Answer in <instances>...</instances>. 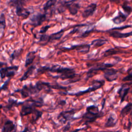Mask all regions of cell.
<instances>
[{"label":"cell","mask_w":132,"mask_h":132,"mask_svg":"<svg viewBox=\"0 0 132 132\" xmlns=\"http://www.w3.org/2000/svg\"><path fill=\"white\" fill-rule=\"evenodd\" d=\"M103 116L102 111H99L97 106L91 105L87 107L86 112L82 116V119L84 121L85 124L92 123L96 120Z\"/></svg>","instance_id":"obj_1"},{"label":"cell","mask_w":132,"mask_h":132,"mask_svg":"<svg viewBox=\"0 0 132 132\" xmlns=\"http://www.w3.org/2000/svg\"><path fill=\"white\" fill-rule=\"evenodd\" d=\"M26 1L22 0L10 1L8 4L11 6L15 7L16 14L19 16H23L24 18H27L30 14V11L27 8L24 7Z\"/></svg>","instance_id":"obj_2"},{"label":"cell","mask_w":132,"mask_h":132,"mask_svg":"<svg viewBox=\"0 0 132 132\" xmlns=\"http://www.w3.org/2000/svg\"><path fill=\"white\" fill-rule=\"evenodd\" d=\"M14 92H20L23 98H25L32 95L38 94L40 91L36 86L32 85L31 82L28 85H25L21 89L15 90Z\"/></svg>","instance_id":"obj_3"},{"label":"cell","mask_w":132,"mask_h":132,"mask_svg":"<svg viewBox=\"0 0 132 132\" xmlns=\"http://www.w3.org/2000/svg\"><path fill=\"white\" fill-rule=\"evenodd\" d=\"M114 65V64L107 63H101L97 64L96 65L92 67L88 70L86 75V80L94 76L96 74L97 71L101 70L104 71L107 69H109L110 68L112 67Z\"/></svg>","instance_id":"obj_4"},{"label":"cell","mask_w":132,"mask_h":132,"mask_svg":"<svg viewBox=\"0 0 132 132\" xmlns=\"http://www.w3.org/2000/svg\"><path fill=\"white\" fill-rule=\"evenodd\" d=\"M19 68V65H14L9 67H5L0 69V77L2 79L5 77L12 78L16 74Z\"/></svg>","instance_id":"obj_5"},{"label":"cell","mask_w":132,"mask_h":132,"mask_svg":"<svg viewBox=\"0 0 132 132\" xmlns=\"http://www.w3.org/2000/svg\"><path fill=\"white\" fill-rule=\"evenodd\" d=\"M105 84V81L103 80H94L92 82L91 86L88 88L87 89L84 91H80L76 93H70V95H76V96H80L84 94L90 93L92 91H94L96 90H97L101 88Z\"/></svg>","instance_id":"obj_6"},{"label":"cell","mask_w":132,"mask_h":132,"mask_svg":"<svg viewBox=\"0 0 132 132\" xmlns=\"http://www.w3.org/2000/svg\"><path fill=\"white\" fill-rule=\"evenodd\" d=\"M46 15L45 13L38 12L31 15L29 17L30 23L35 27L41 25L46 20Z\"/></svg>","instance_id":"obj_7"},{"label":"cell","mask_w":132,"mask_h":132,"mask_svg":"<svg viewBox=\"0 0 132 132\" xmlns=\"http://www.w3.org/2000/svg\"><path fill=\"white\" fill-rule=\"evenodd\" d=\"M75 113V109H71L70 110L61 111L57 117V119L60 122L65 123L66 122L75 119L74 116Z\"/></svg>","instance_id":"obj_8"},{"label":"cell","mask_w":132,"mask_h":132,"mask_svg":"<svg viewBox=\"0 0 132 132\" xmlns=\"http://www.w3.org/2000/svg\"><path fill=\"white\" fill-rule=\"evenodd\" d=\"M104 76L108 81H114L118 77V70L110 68L107 69L104 71Z\"/></svg>","instance_id":"obj_9"},{"label":"cell","mask_w":132,"mask_h":132,"mask_svg":"<svg viewBox=\"0 0 132 132\" xmlns=\"http://www.w3.org/2000/svg\"><path fill=\"white\" fill-rule=\"evenodd\" d=\"M90 44H80V45H73L70 48L64 47V49H67V50H75L77 53L81 54H87L88 53L90 48Z\"/></svg>","instance_id":"obj_10"},{"label":"cell","mask_w":132,"mask_h":132,"mask_svg":"<svg viewBox=\"0 0 132 132\" xmlns=\"http://www.w3.org/2000/svg\"><path fill=\"white\" fill-rule=\"evenodd\" d=\"M77 74L75 73V71L70 68H68L64 72H63L62 74H59L58 76H53L54 78H60L61 79H71L75 77Z\"/></svg>","instance_id":"obj_11"},{"label":"cell","mask_w":132,"mask_h":132,"mask_svg":"<svg viewBox=\"0 0 132 132\" xmlns=\"http://www.w3.org/2000/svg\"><path fill=\"white\" fill-rule=\"evenodd\" d=\"M36 108L32 106L31 105L27 103L25 101H24V104L23 105L21 110L20 111V115L22 117L24 116H27L28 114L33 113Z\"/></svg>","instance_id":"obj_12"},{"label":"cell","mask_w":132,"mask_h":132,"mask_svg":"<svg viewBox=\"0 0 132 132\" xmlns=\"http://www.w3.org/2000/svg\"><path fill=\"white\" fill-rule=\"evenodd\" d=\"M97 5L95 3H91L89 5L82 13V16L84 18H88L92 15L96 9Z\"/></svg>","instance_id":"obj_13"},{"label":"cell","mask_w":132,"mask_h":132,"mask_svg":"<svg viewBox=\"0 0 132 132\" xmlns=\"http://www.w3.org/2000/svg\"><path fill=\"white\" fill-rule=\"evenodd\" d=\"M75 1H67V7L70 13L74 15L77 14L79 9L80 7V5L78 3H75Z\"/></svg>","instance_id":"obj_14"},{"label":"cell","mask_w":132,"mask_h":132,"mask_svg":"<svg viewBox=\"0 0 132 132\" xmlns=\"http://www.w3.org/2000/svg\"><path fill=\"white\" fill-rule=\"evenodd\" d=\"M16 127L13 121L8 120H7L3 127L2 132H15Z\"/></svg>","instance_id":"obj_15"},{"label":"cell","mask_w":132,"mask_h":132,"mask_svg":"<svg viewBox=\"0 0 132 132\" xmlns=\"http://www.w3.org/2000/svg\"><path fill=\"white\" fill-rule=\"evenodd\" d=\"M25 101L35 108L41 107L44 105L43 98L42 97H39L37 99H32V98H30L29 99Z\"/></svg>","instance_id":"obj_16"},{"label":"cell","mask_w":132,"mask_h":132,"mask_svg":"<svg viewBox=\"0 0 132 132\" xmlns=\"http://www.w3.org/2000/svg\"><path fill=\"white\" fill-rule=\"evenodd\" d=\"M24 104V102H18L16 100H14L13 98H9L8 100V104L6 106L4 107V109L6 111L11 110L12 107L18 106L20 105H23Z\"/></svg>","instance_id":"obj_17"},{"label":"cell","mask_w":132,"mask_h":132,"mask_svg":"<svg viewBox=\"0 0 132 132\" xmlns=\"http://www.w3.org/2000/svg\"><path fill=\"white\" fill-rule=\"evenodd\" d=\"M117 122H118V120L116 116L113 113H111L109 114L105 124V127L106 128L113 127L116 126Z\"/></svg>","instance_id":"obj_18"},{"label":"cell","mask_w":132,"mask_h":132,"mask_svg":"<svg viewBox=\"0 0 132 132\" xmlns=\"http://www.w3.org/2000/svg\"><path fill=\"white\" fill-rule=\"evenodd\" d=\"M129 89H130L129 87L127 86L125 84L122 85L121 88L119 89L118 91V93L119 94V96L121 98V101H120L121 103H122L124 101L125 97L128 94Z\"/></svg>","instance_id":"obj_19"},{"label":"cell","mask_w":132,"mask_h":132,"mask_svg":"<svg viewBox=\"0 0 132 132\" xmlns=\"http://www.w3.org/2000/svg\"><path fill=\"white\" fill-rule=\"evenodd\" d=\"M109 35L114 38H125L129 36H132V31L127 33H121L117 30H112L109 33Z\"/></svg>","instance_id":"obj_20"},{"label":"cell","mask_w":132,"mask_h":132,"mask_svg":"<svg viewBox=\"0 0 132 132\" xmlns=\"http://www.w3.org/2000/svg\"><path fill=\"white\" fill-rule=\"evenodd\" d=\"M36 51H31L28 52L26 56V58H25V64L24 65L25 67H27L30 64H31L34 60L35 59L36 57Z\"/></svg>","instance_id":"obj_21"},{"label":"cell","mask_w":132,"mask_h":132,"mask_svg":"<svg viewBox=\"0 0 132 132\" xmlns=\"http://www.w3.org/2000/svg\"><path fill=\"white\" fill-rule=\"evenodd\" d=\"M127 15H125L123 13H122L121 11H119L118 15L115 16L113 19H112V22L116 24H120L122 23H123L126 21L127 19Z\"/></svg>","instance_id":"obj_22"},{"label":"cell","mask_w":132,"mask_h":132,"mask_svg":"<svg viewBox=\"0 0 132 132\" xmlns=\"http://www.w3.org/2000/svg\"><path fill=\"white\" fill-rule=\"evenodd\" d=\"M36 69L35 65H31L28 67L27 70L24 72L22 76L20 78V81H23L26 80L32 74L34 70Z\"/></svg>","instance_id":"obj_23"},{"label":"cell","mask_w":132,"mask_h":132,"mask_svg":"<svg viewBox=\"0 0 132 132\" xmlns=\"http://www.w3.org/2000/svg\"><path fill=\"white\" fill-rule=\"evenodd\" d=\"M64 34V30L61 29L59 31H57L56 32L53 33L50 36H48V42L53 41L54 40H57L60 39L62 36H63Z\"/></svg>","instance_id":"obj_24"},{"label":"cell","mask_w":132,"mask_h":132,"mask_svg":"<svg viewBox=\"0 0 132 132\" xmlns=\"http://www.w3.org/2000/svg\"><path fill=\"white\" fill-rule=\"evenodd\" d=\"M132 110V103H128L121 110L120 114L121 116L124 118L125 116L127 115Z\"/></svg>","instance_id":"obj_25"},{"label":"cell","mask_w":132,"mask_h":132,"mask_svg":"<svg viewBox=\"0 0 132 132\" xmlns=\"http://www.w3.org/2000/svg\"><path fill=\"white\" fill-rule=\"evenodd\" d=\"M6 25L5 15L4 13H1L0 15V33H3Z\"/></svg>","instance_id":"obj_26"},{"label":"cell","mask_w":132,"mask_h":132,"mask_svg":"<svg viewBox=\"0 0 132 132\" xmlns=\"http://www.w3.org/2000/svg\"><path fill=\"white\" fill-rule=\"evenodd\" d=\"M107 42V40H106L105 39L99 38V39H95V40L92 41V42L91 43V45H93L94 46L99 47V46H102L103 45L105 44Z\"/></svg>","instance_id":"obj_27"},{"label":"cell","mask_w":132,"mask_h":132,"mask_svg":"<svg viewBox=\"0 0 132 132\" xmlns=\"http://www.w3.org/2000/svg\"><path fill=\"white\" fill-rule=\"evenodd\" d=\"M56 2H57L56 0H50V1H47L43 6V10L45 11V12H46L50 8L54 6L55 5Z\"/></svg>","instance_id":"obj_28"},{"label":"cell","mask_w":132,"mask_h":132,"mask_svg":"<svg viewBox=\"0 0 132 132\" xmlns=\"http://www.w3.org/2000/svg\"><path fill=\"white\" fill-rule=\"evenodd\" d=\"M33 114H34V116H33V118H32V120L31 121V122L32 123H36V121L40 118L42 117V115L43 114L42 112L37 110V109H35L34 112H33Z\"/></svg>","instance_id":"obj_29"},{"label":"cell","mask_w":132,"mask_h":132,"mask_svg":"<svg viewBox=\"0 0 132 132\" xmlns=\"http://www.w3.org/2000/svg\"><path fill=\"white\" fill-rule=\"evenodd\" d=\"M122 52L119 51L118 50H116L115 48H110L107 51H106L104 53V57H108L109 56L113 55L114 54H116L119 53H121Z\"/></svg>","instance_id":"obj_30"},{"label":"cell","mask_w":132,"mask_h":132,"mask_svg":"<svg viewBox=\"0 0 132 132\" xmlns=\"http://www.w3.org/2000/svg\"><path fill=\"white\" fill-rule=\"evenodd\" d=\"M122 8L123 11L127 14V15H129L132 12V7L129 6L127 3H124L122 5Z\"/></svg>","instance_id":"obj_31"},{"label":"cell","mask_w":132,"mask_h":132,"mask_svg":"<svg viewBox=\"0 0 132 132\" xmlns=\"http://www.w3.org/2000/svg\"><path fill=\"white\" fill-rule=\"evenodd\" d=\"M88 26V25L85 24L76 25L73 28V30H72V31H71L70 32V34H75L76 32L78 31L81 27H84V26Z\"/></svg>","instance_id":"obj_32"},{"label":"cell","mask_w":132,"mask_h":132,"mask_svg":"<svg viewBox=\"0 0 132 132\" xmlns=\"http://www.w3.org/2000/svg\"><path fill=\"white\" fill-rule=\"evenodd\" d=\"M21 52L20 51H14L11 54V55H10V60L11 61H13L14 59H15L16 57H18L20 54Z\"/></svg>","instance_id":"obj_33"},{"label":"cell","mask_w":132,"mask_h":132,"mask_svg":"<svg viewBox=\"0 0 132 132\" xmlns=\"http://www.w3.org/2000/svg\"><path fill=\"white\" fill-rule=\"evenodd\" d=\"M11 80V78H8L7 80H6L4 83L3 84V85L1 86V88L2 89V90L7 91L8 89V85L9 84L10 80Z\"/></svg>","instance_id":"obj_34"},{"label":"cell","mask_w":132,"mask_h":132,"mask_svg":"<svg viewBox=\"0 0 132 132\" xmlns=\"http://www.w3.org/2000/svg\"><path fill=\"white\" fill-rule=\"evenodd\" d=\"M48 39V35L46 34H42L39 37V42H46L47 43Z\"/></svg>","instance_id":"obj_35"},{"label":"cell","mask_w":132,"mask_h":132,"mask_svg":"<svg viewBox=\"0 0 132 132\" xmlns=\"http://www.w3.org/2000/svg\"><path fill=\"white\" fill-rule=\"evenodd\" d=\"M50 25H45L44 26H43L41 28L40 31H39V33L41 34H45V33L46 32V31L48 30V29L50 28Z\"/></svg>","instance_id":"obj_36"},{"label":"cell","mask_w":132,"mask_h":132,"mask_svg":"<svg viewBox=\"0 0 132 132\" xmlns=\"http://www.w3.org/2000/svg\"><path fill=\"white\" fill-rule=\"evenodd\" d=\"M130 80H132V71L129 72L128 75H127L122 79L123 81H127Z\"/></svg>","instance_id":"obj_37"},{"label":"cell","mask_w":132,"mask_h":132,"mask_svg":"<svg viewBox=\"0 0 132 132\" xmlns=\"http://www.w3.org/2000/svg\"><path fill=\"white\" fill-rule=\"evenodd\" d=\"M80 76L79 75H77L75 77H74L72 79H69V81H68V82L66 84H70V83H73L74 82H76V81H78L80 79Z\"/></svg>","instance_id":"obj_38"},{"label":"cell","mask_w":132,"mask_h":132,"mask_svg":"<svg viewBox=\"0 0 132 132\" xmlns=\"http://www.w3.org/2000/svg\"><path fill=\"white\" fill-rule=\"evenodd\" d=\"M131 27V26L130 25H125V26H123L122 27H114V28H112L111 29H110V30H123L124 29L128 28V27Z\"/></svg>","instance_id":"obj_39"},{"label":"cell","mask_w":132,"mask_h":132,"mask_svg":"<svg viewBox=\"0 0 132 132\" xmlns=\"http://www.w3.org/2000/svg\"><path fill=\"white\" fill-rule=\"evenodd\" d=\"M92 30H93V29H90V30H87L85 31L84 33H82V34L80 35V37H83V38L86 37H87V36L89 35V34H90V32H91L92 31Z\"/></svg>","instance_id":"obj_40"},{"label":"cell","mask_w":132,"mask_h":132,"mask_svg":"<svg viewBox=\"0 0 132 132\" xmlns=\"http://www.w3.org/2000/svg\"><path fill=\"white\" fill-rule=\"evenodd\" d=\"M85 129V128H77V129H75V130H73V131H70V132H79V131H80V130H82V129Z\"/></svg>","instance_id":"obj_41"},{"label":"cell","mask_w":132,"mask_h":132,"mask_svg":"<svg viewBox=\"0 0 132 132\" xmlns=\"http://www.w3.org/2000/svg\"><path fill=\"white\" fill-rule=\"evenodd\" d=\"M21 132H31V131H30V130L28 128L26 127V128H25L22 131H21Z\"/></svg>","instance_id":"obj_42"},{"label":"cell","mask_w":132,"mask_h":132,"mask_svg":"<svg viewBox=\"0 0 132 132\" xmlns=\"http://www.w3.org/2000/svg\"><path fill=\"white\" fill-rule=\"evenodd\" d=\"M93 132H121V131H93Z\"/></svg>","instance_id":"obj_43"},{"label":"cell","mask_w":132,"mask_h":132,"mask_svg":"<svg viewBox=\"0 0 132 132\" xmlns=\"http://www.w3.org/2000/svg\"><path fill=\"white\" fill-rule=\"evenodd\" d=\"M5 64H6V63H5V62H1V61H0V67H2L3 65H5Z\"/></svg>","instance_id":"obj_44"},{"label":"cell","mask_w":132,"mask_h":132,"mask_svg":"<svg viewBox=\"0 0 132 132\" xmlns=\"http://www.w3.org/2000/svg\"><path fill=\"white\" fill-rule=\"evenodd\" d=\"M2 108H3V106L2 105H0V109H2Z\"/></svg>","instance_id":"obj_45"},{"label":"cell","mask_w":132,"mask_h":132,"mask_svg":"<svg viewBox=\"0 0 132 132\" xmlns=\"http://www.w3.org/2000/svg\"><path fill=\"white\" fill-rule=\"evenodd\" d=\"M2 88H1V87L0 86V93L1 92V91H2Z\"/></svg>","instance_id":"obj_46"}]
</instances>
